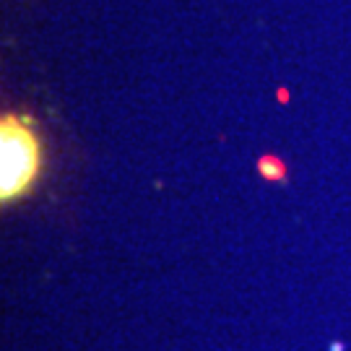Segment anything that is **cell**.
Wrapping results in <instances>:
<instances>
[{
  "mask_svg": "<svg viewBox=\"0 0 351 351\" xmlns=\"http://www.w3.org/2000/svg\"><path fill=\"white\" fill-rule=\"evenodd\" d=\"M258 169H261V177H265V180H284L287 177V167H284V162L281 159H276V156H271V154H265L263 159L258 162Z\"/></svg>",
  "mask_w": 351,
  "mask_h": 351,
  "instance_id": "cell-2",
  "label": "cell"
},
{
  "mask_svg": "<svg viewBox=\"0 0 351 351\" xmlns=\"http://www.w3.org/2000/svg\"><path fill=\"white\" fill-rule=\"evenodd\" d=\"M42 169V143L29 120L5 117L0 125V198H21Z\"/></svg>",
  "mask_w": 351,
  "mask_h": 351,
  "instance_id": "cell-1",
  "label": "cell"
}]
</instances>
